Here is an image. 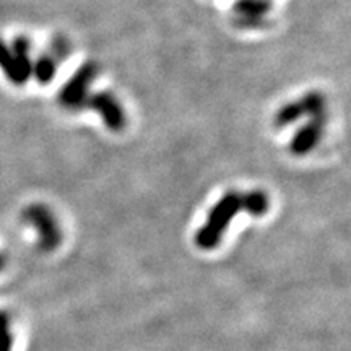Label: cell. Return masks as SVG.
Returning a JSON list of instances; mask_svg holds the SVG:
<instances>
[{
	"label": "cell",
	"instance_id": "11",
	"mask_svg": "<svg viewBox=\"0 0 351 351\" xmlns=\"http://www.w3.org/2000/svg\"><path fill=\"white\" fill-rule=\"evenodd\" d=\"M243 202H244V212L251 213L252 217H262V215L269 212L270 200L265 192L262 191H252V192H247V194H243Z\"/></svg>",
	"mask_w": 351,
	"mask_h": 351
},
{
	"label": "cell",
	"instance_id": "8",
	"mask_svg": "<svg viewBox=\"0 0 351 351\" xmlns=\"http://www.w3.org/2000/svg\"><path fill=\"white\" fill-rule=\"evenodd\" d=\"M57 73V60L52 57L51 54L41 56L36 62H33V70H32V75H34L38 83L41 85H47L54 80Z\"/></svg>",
	"mask_w": 351,
	"mask_h": 351
},
{
	"label": "cell",
	"instance_id": "2",
	"mask_svg": "<svg viewBox=\"0 0 351 351\" xmlns=\"http://www.w3.org/2000/svg\"><path fill=\"white\" fill-rule=\"evenodd\" d=\"M98 75V65L93 62H88L82 65L80 69L73 73V77L65 83L59 93V101L64 108L70 111H78L85 109V103L88 99V88Z\"/></svg>",
	"mask_w": 351,
	"mask_h": 351
},
{
	"label": "cell",
	"instance_id": "5",
	"mask_svg": "<svg viewBox=\"0 0 351 351\" xmlns=\"http://www.w3.org/2000/svg\"><path fill=\"white\" fill-rule=\"evenodd\" d=\"M327 119H311L307 124L301 127L300 130L293 135L289 150L296 156H304L309 152H313L324 135V127Z\"/></svg>",
	"mask_w": 351,
	"mask_h": 351
},
{
	"label": "cell",
	"instance_id": "1",
	"mask_svg": "<svg viewBox=\"0 0 351 351\" xmlns=\"http://www.w3.org/2000/svg\"><path fill=\"white\" fill-rule=\"evenodd\" d=\"M239 212H244L243 194L238 192H228L219 199L210 212L205 225L200 228L195 236V243L200 249L210 251L218 245L223 234L230 226L231 219Z\"/></svg>",
	"mask_w": 351,
	"mask_h": 351
},
{
	"label": "cell",
	"instance_id": "12",
	"mask_svg": "<svg viewBox=\"0 0 351 351\" xmlns=\"http://www.w3.org/2000/svg\"><path fill=\"white\" fill-rule=\"evenodd\" d=\"M304 114V108H302L301 101H293V103L285 104L278 109L275 116V125L276 127H287L295 124L296 121H300Z\"/></svg>",
	"mask_w": 351,
	"mask_h": 351
},
{
	"label": "cell",
	"instance_id": "9",
	"mask_svg": "<svg viewBox=\"0 0 351 351\" xmlns=\"http://www.w3.org/2000/svg\"><path fill=\"white\" fill-rule=\"evenodd\" d=\"M304 114L311 116V119H327V109H326V98L319 91H309L300 99Z\"/></svg>",
	"mask_w": 351,
	"mask_h": 351
},
{
	"label": "cell",
	"instance_id": "15",
	"mask_svg": "<svg viewBox=\"0 0 351 351\" xmlns=\"http://www.w3.org/2000/svg\"><path fill=\"white\" fill-rule=\"evenodd\" d=\"M234 25L238 26V28L254 29V28H263V26L269 25V21L265 19H241V16H234Z\"/></svg>",
	"mask_w": 351,
	"mask_h": 351
},
{
	"label": "cell",
	"instance_id": "3",
	"mask_svg": "<svg viewBox=\"0 0 351 351\" xmlns=\"http://www.w3.org/2000/svg\"><path fill=\"white\" fill-rule=\"evenodd\" d=\"M23 217L36 230L39 247L43 251H54L62 239V232H60L54 213L46 205L34 204L25 210Z\"/></svg>",
	"mask_w": 351,
	"mask_h": 351
},
{
	"label": "cell",
	"instance_id": "6",
	"mask_svg": "<svg viewBox=\"0 0 351 351\" xmlns=\"http://www.w3.org/2000/svg\"><path fill=\"white\" fill-rule=\"evenodd\" d=\"M0 69L13 85H23L28 80L25 73L21 72L20 65L12 52V47L3 39H0Z\"/></svg>",
	"mask_w": 351,
	"mask_h": 351
},
{
	"label": "cell",
	"instance_id": "7",
	"mask_svg": "<svg viewBox=\"0 0 351 351\" xmlns=\"http://www.w3.org/2000/svg\"><path fill=\"white\" fill-rule=\"evenodd\" d=\"M270 8V0H238L232 5V12L241 19H265Z\"/></svg>",
	"mask_w": 351,
	"mask_h": 351
},
{
	"label": "cell",
	"instance_id": "14",
	"mask_svg": "<svg viewBox=\"0 0 351 351\" xmlns=\"http://www.w3.org/2000/svg\"><path fill=\"white\" fill-rule=\"evenodd\" d=\"M49 54L57 60V64H59L60 60H65L70 56V43L62 36L54 38L51 43Z\"/></svg>",
	"mask_w": 351,
	"mask_h": 351
},
{
	"label": "cell",
	"instance_id": "4",
	"mask_svg": "<svg viewBox=\"0 0 351 351\" xmlns=\"http://www.w3.org/2000/svg\"><path fill=\"white\" fill-rule=\"evenodd\" d=\"M85 108L95 109L96 112H99L101 119H103L109 130H124L127 124L124 109H122L119 101L114 98L111 93H108V91H99V93L88 96Z\"/></svg>",
	"mask_w": 351,
	"mask_h": 351
},
{
	"label": "cell",
	"instance_id": "16",
	"mask_svg": "<svg viewBox=\"0 0 351 351\" xmlns=\"http://www.w3.org/2000/svg\"><path fill=\"white\" fill-rule=\"evenodd\" d=\"M5 263H7L5 257H3V256H0V270H3V267H5Z\"/></svg>",
	"mask_w": 351,
	"mask_h": 351
},
{
	"label": "cell",
	"instance_id": "13",
	"mask_svg": "<svg viewBox=\"0 0 351 351\" xmlns=\"http://www.w3.org/2000/svg\"><path fill=\"white\" fill-rule=\"evenodd\" d=\"M13 335L10 330V317L0 311V351H12Z\"/></svg>",
	"mask_w": 351,
	"mask_h": 351
},
{
	"label": "cell",
	"instance_id": "10",
	"mask_svg": "<svg viewBox=\"0 0 351 351\" xmlns=\"http://www.w3.org/2000/svg\"><path fill=\"white\" fill-rule=\"evenodd\" d=\"M12 52L15 56L16 62H19L21 72L25 73L26 78L32 77V70H33V60H32V54H29V41L23 36H19L16 39H13L12 43Z\"/></svg>",
	"mask_w": 351,
	"mask_h": 351
}]
</instances>
